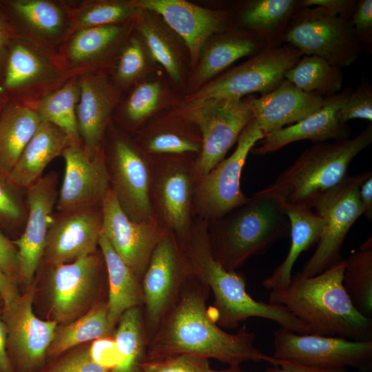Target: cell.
<instances>
[{"label":"cell","mask_w":372,"mask_h":372,"mask_svg":"<svg viewBox=\"0 0 372 372\" xmlns=\"http://www.w3.org/2000/svg\"><path fill=\"white\" fill-rule=\"evenodd\" d=\"M209 293L207 285L192 273L189 275L148 342L147 360L192 355L214 358L231 368L245 361L274 365L276 359L256 347L255 333L245 326L232 334L216 324L207 307Z\"/></svg>","instance_id":"6da1fadb"},{"label":"cell","mask_w":372,"mask_h":372,"mask_svg":"<svg viewBox=\"0 0 372 372\" xmlns=\"http://www.w3.org/2000/svg\"><path fill=\"white\" fill-rule=\"evenodd\" d=\"M178 242L191 273L207 285L214 295L213 307L209 309L219 327L233 329L256 317L272 320L297 333H309L307 326L285 307L254 299L246 289L244 274L225 269L214 259L206 220L195 217L187 236Z\"/></svg>","instance_id":"7a4b0ae2"},{"label":"cell","mask_w":372,"mask_h":372,"mask_svg":"<svg viewBox=\"0 0 372 372\" xmlns=\"http://www.w3.org/2000/svg\"><path fill=\"white\" fill-rule=\"evenodd\" d=\"M345 265L344 259L311 277L298 272L287 287L270 291L269 302L287 309L310 334L372 340L371 318L355 307L343 286Z\"/></svg>","instance_id":"3957f363"},{"label":"cell","mask_w":372,"mask_h":372,"mask_svg":"<svg viewBox=\"0 0 372 372\" xmlns=\"http://www.w3.org/2000/svg\"><path fill=\"white\" fill-rule=\"evenodd\" d=\"M207 225L212 255L228 271L265 254L290 233L284 203L265 189Z\"/></svg>","instance_id":"277c9868"},{"label":"cell","mask_w":372,"mask_h":372,"mask_svg":"<svg viewBox=\"0 0 372 372\" xmlns=\"http://www.w3.org/2000/svg\"><path fill=\"white\" fill-rule=\"evenodd\" d=\"M371 142L370 123L353 138L334 143H315L305 149L265 189L285 204L312 208L320 196L348 175L351 161Z\"/></svg>","instance_id":"5b68a950"},{"label":"cell","mask_w":372,"mask_h":372,"mask_svg":"<svg viewBox=\"0 0 372 372\" xmlns=\"http://www.w3.org/2000/svg\"><path fill=\"white\" fill-rule=\"evenodd\" d=\"M72 76L57 51L17 34L6 59L0 87L9 101L34 107L42 97Z\"/></svg>","instance_id":"8992f818"},{"label":"cell","mask_w":372,"mask_h":372,"mask_svg":"<svg viewBox=\"0 0 372 372\" xmlns=\"http://www.w3.org/2000/svg\"><path fill=\"white\" fill-rule=\"evenodd\" d=\"M149 200L154 220L177 241L188 234L195 218L194 155L150 156Z\"/></svg>","instance_id":"52a82bcc"},{"label":"cell","mask_w":372,"mask_h":372,"mask_svg":"<svg viewBox=\"0 0 372 372\" xmlns=\"http://www.w3.org/2000/svg\"><path fill=\"white\" fill-rule=\"evenodd\" d=\"M302 55L289 44L267 47L188 95L187 105L220 99H241L256 92L261 95L268 94L281 83L285 73Z\"/></svg>","instance_id":"ba28073f"},{"label":"cell","mask_w":372,"mask_h":372,"mask_svg":"<svg viewBox=\"0 0 372 372\" xmlns=\"http://www.w3.org/2000/svg\"><path fill=\"white\" fill-rule=\"evenodd\" d=\"M371 176V170L353 176L348 174L315 201L312 208L322 218L323 228L314 253L299 272L302 276H316L344 260L341 254L343 242L362 215L360 187Z\"/></svg>","instance_id":"9c48e42d"},{"label":"cell","mask_w":372,"mask_h":372,"mask_svg":"<svg viewBox=\"0 0 372 372\" xmlns=\"http://www.w3.org/2000/svg\"><path fill=\"white\" fill-rule=\"evenodd\" d=\"M284 42L340 68L355 62L362 51L351 19L320 7H300L287 26Z\"/></svg>","instance_id":"30bf717a"},{"label":"cell","mask_w":372,"mask_h":372,"mask_svg":"<svg viewBox=\"0 0 372 372\" xmlns=\"http://www.w3.org/2000/svg\"><path fill=\"white\" fill-rule=\"evenodd\" d=\"M178 117L194 125L201 136V151L194 165L195 182L225 158L242 130L254 118L242 99L187 105Z\"/></svg>","instance_id":"8fae6325"},{"label":"cell","mask_w":372,"mask_h":372,"mask_svg":"<svg viewBox=\"0 0 372 372\" xmlns=\"http://www.w3.org/2000/svg\"><path fill=\"white\" fill-rule=\"evenodd\" d=\"M273 358L318 369L372 371V340L300 334L280 328L273 335Z\"/></svg>","instance_id":"7c38bea8"},{"label":"cell","mask_w":372,"mask_h":372,"mask_svg":"<svg viewBox=\"0 0 372 372\" xmlns=\"http://www.w3.org/2000/svg\"><path fill=\"white\" fill-rule=\"evenodd\" d=\"M264 134L253 118L241 132L232 154L195 182L193 209L195 217L216 220L248 198L240 189L242 172L249 153Z\"/></svg>","instance_id":"4fadbf2b"},{"label":"cell","mask_w":372,"mask_h":372,"mask_svg":"<svg viewBox=\"0 0 372 372\" xmlns=\"http://www.w3.org/2000/svg\"><path fill=\"white\" fill-rule=\"evenodd\" d=\"M104 150L110 187L125 213L136 221L154 220L149 200V156L135 140L117 132Z\"/></svg>","instance_id":"5bb4252c"},{"label":"cell","mask_w":372,"mask_h":372,"mask_svg":"<svg viewBox=\"0 0 372 372\" xmlns=\"http://www.w3.org/2000/svg\"><path fill=\"white\" fill-rule=\"evenodd\" d=\"M191 273L176 239L168 234L156 245L141 278L143 318L148 342Z\"/></svg>","instance_id":"9a60e30c"},{"label":"cell","mask_w":372,"mask_h":372,"mask_svg":"<svg viewBox=\"0 0 372 372\" xmlns=\"http://www.w3.org/2000/svg\"><path fill=\"white\" fill-rule=\"evenodd\" d=\"M36 286L32 282L20 297L2 310L7 351L15 372H39L57 329L55 320H42L33 311Z\"/></svg>","instance_id":"2e32d148"},{"label":"cell","mask_w":372,"mask_h":372,"mask_svg":"<svg viewBox=\"0 0 372 372\" xmlns=\"http://www.w3.org/2000/svg\"><path fill=\"white\" fill-rule=\"evenodd\" d=\"M49 266L48 293L54 320L71 322L95 304L105 267L101 250L71 262Z\"/></svg>","instance_id":"e0dca14e"},{"label":"cell","mask_w":372,"mask_h":372,"mask_svg":"<svg viewBox=\"0 0 372 372\" xmlns=\"http://www.w3.org/2000/svg\"><path fill=\"white\" fill-rule=\"evenodd\" d=\"M102 232L134 275L141 278L158 242L168 233L155 220L131 219L110 187L102 203Z\"/></svg>","instance_id":"ac0fdd59"},{"label":"cell","mask_w":372,"mask_h":372,"mask_svg":"<svg viewBox=\"0 0 372 372\" xmlns=\"http://www.w3.org/2000/svg\"><path fill=\"white\" fill-rule=\"evenodd\" d=\"M58 175L50 172L42 176L26 190L28 216L22 234L12 242L17 249L19 285L24 289L43 259L52 211L58 197Z\"/></svg>","instance_id":"d6986e66"},{"label":"cell","mask_w":372,"mask_h":372,"mask_svg":"<svg viewBox=\"0 0 372 372\" xmlns=\"http://www.w3.org/2000/svg\"><path fill=\"white\" fill-rule=\"evenodd\" d=\"M61 156L65 167L56 210L66 212L101 206L110 187L104 145L90 156L82 145L68 144Z\"/></svg>","instance_id":"ffe728a7"},{"label":"cell","mask_w":372,"mask_h":372,"mask_svg":"<svg viewBox=\"0 0 372 372\" xmlns=\"http://www.w3.org/2000/svg\"><path fill=\"white\" fill-rule=\"evenodd\" d=\"M138 9L160 15L184 41L193 64L213 36L231 28L228 11L207 9L185 0H131Z\"/></svg>","instance_id":"44dd1931"},{"label":"cell","mask_w":372,"mask_h":372,"mask_svg":"<svg viewBox=\"0 0 372 372\" xmlns=\"http://www.w3.org/2000/svg\"><path fill=\"white\" fill-rule=\"evenodd\" d=\"M102 229V205L53 215L43 258L48 265H55L93 254Z\"/></svg>","instance_id":"7402d4cb"},{"label":"cell","mask_w":372,"mask_h":372,"mask_svg":"<svg viewBox=\"0 0 372 372\" xmlns=\"http://www.w3.org/2000/svg\"><path fill=\"white\" fill-rule=\"evenodd\" d=\"M134 20L74 32L57 50L67 70L72 76H79L105 72L112 67L130 36Z\"/></svg>","instance_id":"603a6c76"},{"label":"cell","mask_w":372,"mask_h":372,"mask_svg":"<svg viewBox=\"0 0 372 372\" xmlns=\"http://www.w3.org/2000/svg\"><path fill=\"white\" fill-rule=\"evenodd\" d=\"M17 33L57 51L72 34L71 3L0 0Z\"/></svg>","instance_id":"cb8c5ba5"},{"label":"cell","mask_w":372,"mask_h":372,"mask_svg":"<svg viewBox=\"0 0 372 372\" xmlns=\"http://www.w3.org/2000/svg\"><path fill=\"white\" fill-rule=\"evenodd\" d=\"M78 79V129L83 149L92 156L103 145L111 114L120 102L121 91L104 71L81 74Z\"/></svg>","instance_id":"d4e9b609"},{"label":"cell","mask_w":372,"mask_h":372,"mask_svg":"<svg viewBox=\"0 0 372 372\" xmlns=\"http://www.w3.org/2000/svg\"><path fill=\"white\" fill-rule=\"evenodd\" d=\"M352 90L349 87L344 88L324 98L319 111L298 123L265 135L259 141V146L254 147L250 152L265 155L301 140L319 143L328 140L339 141L349 138L350 128L340 121V110Z\"/></svg>","instance_id":"484cf974"},{"label":"cell","mask_w":372,"mask_h":372,"mask_svg":"<svg viewBox=\"0 0 372 372\" xmlns=\"http://www.w3.org/2000/svg\"><path fill=\"white\" fill-rule=\"evenodd\" d=\"M242 99L264 136L317 112L324 101V97L304 92L286 79L268 94Z\"/></svg>","instance_id":"4316f807"},{"label":"cell","mask_w":372,"mask_h":372,"mask_svg":"<svg viewBox=\"0 0 372 372\" xmlns=\"http://www.w3.org/2000/svg\"><path fill=\"white\" fill-rule=\"evenodd\" d=\"M204 47L193 79L200 87L236 61L254 55L267 47L256 34L244 29L230 28L211 37ZM198 87V88H199Z\"/></svg>","instance_id":"83f0119b"},{"label":"cell","mask_w":372,"mask_h":372,"mask_svg":"<svg viewBox=\"0 0 372 372\" xmlns=\"http://www.w3.org/2000/svg\"><path fill=\"white\" fill-rule=\"evenodd\" d=\"M68 144L69 139L61 129L41 121L10 172V180L26 189L43 176L53 159L62 155Z\"/></svg>","instance_id":"f1b7e54d"},{"label":"cell","mask_w":372,"mask_h":372,"mask_svg":"<svg viewBox=\"0 0 372 372\" xmlns=\"http://www.w3.org/2000/svg\"><path fill=\"white\" fill-rule=\"evenodd\" d=\"M284 206L290 223L291 245L284 260L262 281L263 287L270 290L288 286L296 261L302 252L317 244L323 228L322 218L311 207L285 203Z\"/></svg>","instance_id":"f546056e"},{"label":"cell","mask_w":372,"mask_h":372,"mask_svg":"<svg viewBox=\"0 0 372 372\" xmlns=\"http://www.w3.org/2000/svg\"><path fill=\"white\" fill-rule=\"evenodd\" d=\"M300 8V0H251L239 8L235 21L241 29L259 36L267 47L281 45L292 15Z\"/></svg>","instance_id":"4dcf8cb0"},{"label":"cell","mask_w":372,"mask_h":372,"mask_svg":"<svg viewBox=\"0 0 372 372\" xmlns=\"http://www.w3.org/2000/svg\"><path fill=\"white\" fill-rule=\"evenodd\" d=\"M99 247L103 254L108 280L107 312L114 331L119 318L127 309L144 303L141 280L112 248L101 234Z\"/></svg>","instance_id":"1f68e13d"},{"label":"cell","mask_w":372,"mask_h":372,"mask_svg":"<svg viewBox=\"0 0 372 372\" xmlns=\"http://www.w3.org/2000/svg\"><path fill=\"white\" fill-rule=\"evenodd\" d=\"M179 121L158 122L141 131L135 140L148 156H198L202 140L197 127L180 117Z\"/></svg>","instance_id":"d6a6232c"},{"label":"cell","mask_w":372,"mask_h":372,"mask_svg":"<svg viewBox=\"0 0 372 372\" xmlns=\"http://www.w3.org/2000/svg\"><path fill=\"white\" fill-rule=\"evenodd\" d=\"M41 122L33 107L8 103L0 115V170L9 174Z\"/></svg>","instance_id":"836d02e7"},{"label":"cell","mask_w":372,"mask_h":372,"mask_svg":"<svg viewBox=\"0 0 372 372\" xmlns=\"http://www.w3.org/2000/svg\"><path fill=\"white\" fill-rule=\"evenodd\" d=\"M112 333L114 331L108 321L107 302L99 301L77 320L57 327L48 347L47 358H58L74 347L111 336Z\"/></svg>","instance_id":"e575fe53"},{"label":"cell","mask_w":372,"mask_h":372,"mask_svg":"<svg viewBox=\"0 0 372 372\" xmlns=\"http://www.w3.org/2000/svg\"><path fill=\"white\" fill-rule=\"evenodd\" d=\"M79 98L78 76H74L57 89L42 97L34 106L41 121L61 129L69 144L82 145L79 135L76 108Z\"/></svg>","instance_id":"d590c367"},{"label":"cell","mask_w":372,"mask_h":372,"mask_svg":"<svg viewBox=\"0 0 372 372\" xmlns=\"http://www.w3.org/2000/svg\"><path fill=\"white\" fill-rule=\"evenodd\" d=\"M116 325L113 335L121 362L111 372H143L142 365L147 360L148 338L142 307L126 310Z\"/></svg>","instance_id":"8d00e7d4"},{"label":"cell","mask_w":372,"mask_h":372,"mask_svg":"<svg viewBox=\"0 0 372 372\" xmlns=\"http://www.w3.org/2000/svg\"><path fill=\"white\" fill-rule=\"evenodd\" d=\"M135 21L137 32L151 58L164 68L173 81L181 82L183 62L174 37L147 10H139Z\"/></svg>","instance_id":"74e56055"},{"label":"cell","mask_w":372,"mask_h":372,"mask_svg":"<svg viewBox=\"0 0 372 372\" xmlns=\"http://www.w3.org/2000/svg\"><path fill=\"white\" fill-rule=\"evenodd\" d=\"M285 79L304 92L324 98L340 92L344 81L342 68L313 55H302L285 73Z\"/></svg>","instance_id":"f35d334b"},{"label":"cell","mask_w":372,"mask_h":372,"mask_svg":"<svg viewBox=\"0 0 372 372\" xmlns=\"http://www.w3.org/2000/svg\"><path fill=\"white\" fill-rule=\"evenodd\" d=\"M343 286L355 307L372 316V237L370 236L345 260Z\"/></svg>","instance_id":"ab89813d"},{"label":"cell","mask_w":372,"mask_h":372,"mask_svg":"<svg viewBox=\"0 0 372 372\" xmlns=\"http://www.w3.org/2000/svg\"><path fill=\"white\" fill-rule=\"evenodd\" d=\"M138 12L131 0H88L75 4L71 3L72 34L84 28L125 23L134 21Z\"/></svg>","instance_id":"60d3db41"},{"label":"cell","mask_w":372,"mask_h":372,"mask_svg":"<svg viewBox=\"0 0 372 372\" xmlns=\"http://www.w3.org/2000/svg\"><path fill=\"white\" fill-rule=\"evenodd\" d=\"M28 212L26 190L0 170V229L11 240L17 239L24 229Z\"/></svg>","instance_id":"b9f144b4"},{"label":"cell","mask_w":372,"mask_h":372,"mask_svg":"<svg viewBox=\"0 0 372 372\" xmlns=\"http://www.w3.org/2000/svg\"><path fill=\"white\" fill-rule=\"evenodd\" d=\"M147 53L138 34L127 37L111 67V79L120 91L136 83L145 74Z\"/></svg>","instance_id":"7bdbcfd3"},{"label":"cell","mask_w":372,"mask_h":372,"mask_svg":"<svg viewBox=\"0 0 372 372\" xmlns=\"http://www.w3.org/2000/svg\"><path fill=\"white\" fill-rule=\"evenodd\" d=\"M161 96V85L158 81L137 84L123 104V120L129 127H138L156 111Z\"/></svg>","instance_id":"ee69618b"},{"label":"cell","mask_w":372,"mask_h":372,"mask_svg":"<svg viewBox=\"0 0 372 372\" xmlns=\"http://www.w3.org/2000/svg\"><path fill=\"white\" fill-rule=\"evenodd\" d=\"M342 123L347 124L352 119L372 121V88L364 78L355 90H353L340 110Z\"/></svg>","instance_id":"f6af8a7d"},{"label":"cell","mask_w":372,"mask_h":372,"mask_svg":"<svg viewBox=\"0 0 372 372\" xmlns=\"http://www.w3.org/2000/svg\"><path fill=\"white\" fill-rule=\"evenodd\" d=\"M211 370L209 359L192 355L146 360L142 365L143 372H210Z\"/></svg>","instance_id":"bcb514c9"},{"label":"cell","mask_w":372,"mask_h":372,"mask_svg":"<svg viewBox=\"0 0 372 372\" xmlns=\"http://www.w3.org/2000/svg\"><path fill=\"white\" fill-rule=\"evenodd\" d=\"M39 372H110L90 357L89 347L70 352Z\"/></svg>","instance_id":"7dc6e473"},{"label":"cell","mask_w":372,"mask_h":372,"mask_svg":"<svg viewBox=\"0 0 372 372\" xmlns=\"http://www.w3.org/2000/svg\"><path fill=\"white\" fill-rule=\"evenodd\" d=\"M351 21L361 50L371 53L372 50V1H358Z\"/></svg>","instance_id":"c3c4849f"},{"label":"cell","mask_w":372,"mask_h":372,"mask_svg":"<svg viewBox=\"0 0 372 372\" xmlns=\"http://www.w3.org/2000/svg\"><path fill=\"white\" fill-rule=\"evenodd\" d=\"M89 353L96 363L110 372L121 362L114 337L108 336L94 340L89 347Z\"/></svg>","instance_id":"681fc988"},{"label":"cell","mask_w":372,"mask_h":372,"mask_svg":"<svg viewBox=\"0 0 372 372\" xmlns=\"http://www.w3.org/2000/svg\"><path fill=\"white\" fill-rule=\"evenodd\" d=\"M0 270L19 285L17 249L10 238L0 229Z\"/></svg>","instance_id":"f907efd6"},{"label":"cell","mask_w":372,"mask_h":372,"mask_svg":"<svg viewBox=\"0 0 372 372\" xmlns=\"http://www.w3.org/2000/svg\"><path fill=\"white\" fill-rule=\"evenodd\" d=\"M355 0H300L301 8L320 7L331 14L351 19L357 6Z\"/></svg>","instance_id":"816d5d0a"},{"label":"cell","mask_w":372,"mask_h":372,"mask_svg":"<svg viewBox=\"0 0 372 372\" xmlns=\"http://www.w3.org/2000/svg\"><path fill=\"white\" fill-rule=\"evenodd\" d=\"M17 31L8 15L0 6V78Z\"/></svg>","instance_id":"f5cc1de1"},{"label":"cell","mask_w":372,"mask_h":372,"mask_svg":"<svg viewBox=\"0 0 372 372\" xmlns=\"http://www.w3.org/2000/svg\"><path fill=\"white\" fill-rule=\"evenodd\" d=\"M21 294L19 285L0 270V296L3 302V308L13 304Z\"/></svg>","instance_id":"db71d44e"},{"label":"cell","mask_w":372,"mask_h":372,"mask_svg":"<svg viewBox=\"0 0 372 372\" xmlns=\"http://www.w3.org/2000/svg\"><path fill=\"white\" fill-rule=\"evenodd\" d=\"M271 372H348L347 369H318L280 360H276V364L271 366Z\"/></svg>","instance_id":"11a10c76"},{"label":"cell","mask_w":372,"mask_h":372,"mask_svg":"<svg viewBox=\"0 0 372 372\" xmlns=\"http://www.w3.org/2000/svg\"><path fill=\"white\" fill-rule=\"evenodd\" d=\"M359 198L362 215H364L371 221L372 220V176L361 184Z\"/></svg>","instance_id":"9f6ffc18"},{"label":"cell","mask_w":372,"mask_h":372,"mask_svg":"<svg viewBox=\"0 0 372 372\" xmlns=\"http://www.w3.org/2000/svg\"><path fill=\"white\" fill-rule=\"evenodd\" d=\"M0 308V372H15L7 351V331Z\"/></svg>","instance_id":"6f0895ef"},{"label":"cell","mask_w":372,"mask_h":372,"mask_svg":"<svg viewBox=\"0 0 372 372\" xmlns=\"http://www.w3.org/2000/svg\"><path fill=\"white\" fill-rule=\"evenodd\" d=\"M9 102L8 99L0 87V115Z\"/></svg>","instance_id":"680465c9"},{"label":"cell","mask_w":372,"mask_h":372,"mask_svg":"<svg viewBox=\"0 0 372 372\" xmlns=\"http://www.w3.org/2000/svg\"><path fill=\"white\" fill-rule=\"evenodd\" d=\"M210 372H245V371H241L239 367H236V368L229 367V369H228L221 370V371L214 370L211 369ZM265 372H271V367H268Z\"/></svg>","instance_id":"91938a15"},{"label":"cell","mask_w":372,"mask_h":372,"mask_svg":"<svg viewBox=\"0 0 372 372\" xmlns=\"http://www.w3.org/2000/svg\"><path fill=\"white\" fill-rule=\"evenodd\" d=\"M0 308H3V302L0 296Z\"/></svg>","instance_id":"94428289"}]
</instances>
